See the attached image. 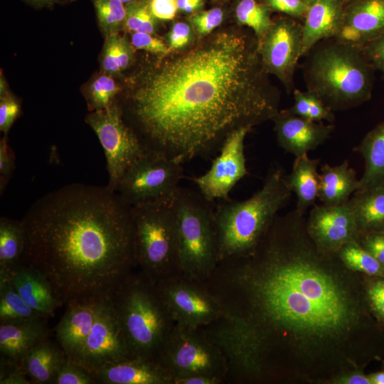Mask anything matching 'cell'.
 I'll return each mask as SVG.
<instances>
[{"label": "cell", "instance_id": "cell-35", "mask_svg": "<svg viewBox=\"0 0 384 384\" xmlns=\"http://www.w3.org/2000/svg\"><path fill=\"white\" fill-rule=\"evenodd\" d=\"M337 254L348 269L368 274H376L382 270V264L364 249L357 240H352L345 244Z\"/></svg>", "mask_w": 384, "mask_h": 384}, {"label": "cell", "instance_id": "cell-9", "mask_svg": "<svg viewBox=\"0 0 384 384\" xmlns=\"http://www.w3.org/2000/svg\"><path fill=\"white\" fill-rule=\"evenodd\" d=\"M156 361L173 378L174 384L194 376L215 378L227 383L226 359L203 327L176 324Z\"/></svg>", "mask_w": 384, "mask_h": 384}, {"label": "cell", "instance_id": "cell-31", "mask_svg": "<svg viewBox=\"0 0 384 384\" xmlns=\"http://www.w3.org/2000/svg\"><path fill=\"white\" fill-rule=\"evenodd\" d=\"M44 317L30 307L14 289L9 275L0 276V322ZM46 318V317H44Z\"/></svg>", "mask_w": 384, "mask_h": 384}, {"label": "cell", "instance_id": "cell-6", "mask_svg": "<svg viewBox=\"0 0 384 384\" xmlns=\"http://www.w3.org/2000/svg\"><path fill=\"white\" fill-rule=\"evenodd\" d=\"M304 78L307 91L333 112L356 107L370 93V70L361 48L336 39L311 53Z\"/></svg>", "mask_w": 384, "mask_h": 384}, {"label": "cell", "instance_id": "cell-39", "mask_svg": "<svg viewBox=\"0 0 384 384\" xmlns=\"http://www.w3.org/2000/svg\"><path fill=\"white\" fill-rule=\"evenodd\" d=\"M20 112L19 102L9 92L0 96V130L4 135L7 136Z\"/></svg>", "mask_w": 384, "mask_h": 384}, {"label": "cell", "instance_id": "cell-43", "mask_svg": "<svg viewBox=\"0 0 384 384\" xmlns=\"http://www.w3.org/2000/svg\"><path fill=\"white\" fill-rule=\"evenodd\" d=\"M271 10L282 12L294 18L305 16L309 6L302 0H263Z\"/></svg>", "mask_w": 384, "mask_h": 384}, {"label": "cell", "instance_id": "cell-32", "mask_svg": "<svg viewBox=\"0 0 384 384\" xmlns=\"http://www.w3.org/2000/svg\"><path fill=\"white\" fill-rule=\"evenodd\" d=\"M270 10L265 3L256 0H240L235 7V17L240 24L250 28L259 41L272 24Z\"/></svg>", "mask_w": 384, "mask_h": 384}, {"label": "cell", "instance_id": "cell-10", "mask_svg": "<svg viewBox=\"0 0 384 384\" xmlns=\"http://www.w3.org/2000/svg\"><path fill=\"white\" fill-rule=\"evenodd\" d=\"M183 177L182 164L146 151L127 169L116 191L131 207L171 203Z\"/></svg>", "mask_w": 384, "mask_h": 384}, {"label": "cell", "instance_id": "cell-1", "mask_svg": "<svg viewBox=\"0 0 384 384\" xmlns=\"http://www.w3.org/2000/svg\"><path fill=\"white\" fill-rule=\"evenodd\" d=\"M344 265L315 244L294 208L275 218L253 254L220 261L205 282L272 379L294 343L325 347L356 327L353 288L336 272Z\"/></svg>", "mask_w": 384, "mask_h": 384}, {"label": "cell", "instance_id": "cell-25", "mask_svg": "<svg viewBox=\"0 0 384 384\" xmlns=\"http://www.w3.org/2000/svg\"><path fill=\"white\" fill-rule=\"evenodd\" d=\"M65 357L60 346L48 338L26 354L20 366L32 383L53 384L58 368Z\"/></svg>", "mask_w": 384, "mask_h": 384}, {"label": "cell", "instance_id": "cell-54", "mask_svg": "<svg viewBox=\"0 0 384 384\" xmlns=\"http://www.w3.org/2000/svg\"><path fill=\"white\" fill-rule=\"evenodd\" d=\"M31 4L39 7H48L52 8L55 4L60 2L59 0H28Z\"/></svg>", "mask_w": 384, "mask_h": 384}, {"label": "cell", "instance_id": "cell-40", "mask_svg": "<svg viewBox=\"0 0 384 384\" xmlns=\"http://www.w3.org/2000/svg\"><path fill=\"white\" fill-rule=\"evenodd\" d=\"M131 43L137 49L156 55H166L171 51L162 40L148 33L133 32Z\"/></svg>", "mask_w": 384, "mask_h": 384}, {"label": "cell", "instance_id": "cell-21", "mask_svg": "<svg viewBox=\"0 0 384 384\" xmlns=\"http://www.w3.org/2000/svg\"><path fill=\"white\" fill-rule=\"evenodd\" d=\"M344 0H316L309 6L302 24V56L322 40L336 38L341 29Z\"/></svg>", "mask_w": 384, "mask_h": 384}, {"label": "cell", "instance_id": "cell-20", "mask_svg": "<svg viewBox=\"0 0 384 384\" xmlns=\"http://www.w3.org/2000/svg\"><path fill=\"white\" fill-rule=\"evenodd\" d=\"M97 383L174 384L173 378L156 360L130 357L95 373Z\"/></svg>", "mask_w": 384, "mask_h": 384}, {"label": "cell", "instance_id": "cell-24", "mask_svg": "<svg viewBox=\"0 0 384 384\" xmlns=\"http://www.w3.org/2000/svg\"><path fill=\"white\" fill-rule=\"evenodd\" d=\"M319 174L318 198L323 204L337 206L347 203L360 189V181L348 160L332 166H321Z\"/></svg>", "mask_w": 384, "mask_h": 384}, {"label": "cell", "instance_id": "cell-47", "mask_svg": "<svg viewBox=\"0 0 384 384\" xmlns=\"http://www.w3.org/2000/svg\"><path fill=\"white\" fill-rule=\"evenodd\" d=\"M362 247L384 265V233L368 234L361 240Z\"/></svg>", "mask_w": 384, "mask_h": 384}, {"label": "cell", "instance_id": "cell-52", "mask_svg": "<svg viewBox=\"0 0 384 384\" xmlns=\"http://www.w3.org/2000/svg\"><path fill=\"white\" fill-rule=\"evenodd\" d=\"M178 9L188 14L199 11L203 6L204 0H177Z\"/></svg>", "mask_w": 384, "mask_h": 384}, {"label": "cell", "instance_id": "cell-48", "mask_svg": "<svg viewBox=\"0 0 384 384\" xmlns=\"http://www.w3.org/2000/svg\"><path fill=\"white\" fill-rule=\"evenodd\" d=\"M378 36L367 46L365 54L378 68L384 71V31Z\"/></svg>", "mask_w": 384, "mask_h": 384}, {"label": "cell", "instance_id": "cell-30", "mask_svg": "<svg viewBox=\"0 0 384 384\" xmlns=\"http://www.w3.org/2000/svg\"><path fill=\"white\" fill-rule=\"evenodd\" d=\"M125 36L118 33L105 37L100 58L101 73L112 77L127 70L134 60V50Z\"/></svg>", "mask_w": 384, "mask_h": 384}, {"label": "cell", "instance_id": "cell-51", "mask_svg": "<svg viewBox=\"0 0 384 384\" xmlns=\"http://www.w3.org/2000/svg\"><path fill=\"white\" fill-rule=\"evenodd\" d=\"M175 384H224V383L215 378L194 376L179 379Z\"/></svg>", "mask_w": 384, "mask_h": 384}, {"label": "cell", "instance_id": "cell-37", "mask_svg": "<svg viewBox=\"0 0 384 384\" xmlns=\"http://www.w3.org/2000/svg\"><path fill=\"white\" fill-rule=\"evenodd\" d=\"M95 373L79 362L65 357L60 364L53 384H95Z\"/></svg>", "mask_w": 384, "mask_h": 384}, {"label": "cell", "instance_id": "cell-5", "mask_svg": "<svg viewBox=\"0 0 384 384\" xmlns=\"http://www.w3.org/2000/svg\"><path fill=\"white\" fill-rule=\"evenodd\" d=\"M130 357L156 360L176 323L153 282L130 272L110 296Z\"/></svg>", "mask_w": 384, "mask_h": 384}, {"label": "cell", "instance_id": "cell-36", "mask_svg": "<svg viewBox=\"0 0 384 384\" xmlns=\"http://www.w3.org/2000/svg\"><path fill=\"white\" fill-rule=\"evenodd\" d=\"M124 26L127 31L154 34L156 30V18L152 14L149 1L137 0L127 4Z\"/></svg>", "mask_w": 384, "mask_h": 384}, {"label": "cell", "instance_id": "cell-23", "mask_svg": "<svg viewBox=\"0 0 384 384\" xmlns=\"http://www.w3.org/2000/svg\"><path fill=\"white\" fill-rule=\"evenodd\" d=\"M8 275L23 301L44 317L54 316L62 306L50 283L34 269L21 264Z\"/></svg>", "mask_w": 384, "mask_h": 384}, {"label": "cell", "instance_id": "cell-14", "mask_svg": "<svg viewBox=\"0 0 384 384\" xmlns=\"http://www.w3.org/2000/svg\"><path fill=\"white\" fill-rule=\"evenodd\" d=\"M251 127L233 132L225 140L220 154L203 175L190 178L199 192L208 201L229 200V193L247 174L245 156V139Z\"/></svg>", "mask_w": 384, "mask_h": 384}, {"label": "cell", "instance_id": "cell-58", "mask_svg": "<svg viewBox=\"0 0 384 384\" xmlns=\"http://www.w3.org/2000/svg\"><path fill=\"white\" fill-rule=\"evenodd\" d=\"M121 2H122L124 4H127L133 1H135L137 0H119Z\"/></svg>", "mask_w": 384, "mask_h": 384}, {"label": "cell", "instance_id": "cell-4", "mask_svg": "<svg viewBox=\"0 0 384 384\" xmlns=\"http://www.w3.org/2000/svg\"><path fill=\"white\" fill-rule=\"evenodd\" d=\"M292 193L283 169L275 166L251 197L241 201L230 198L218 205L215 215L219 262L253 254Z\"/></svg>", "mask_w": 384, "mask_h": 384}, {"label": "cell", "instance_id": "cell-45", "mask_svg": "<svg viewBox=\"0 0 384 384\" xmlns=\"http://www.w3.org/2000/svg\"><path fill=\"white\" fill-rule=\"evenodd\" d=\"M149 6L156 18L164 21L173 19L178 9L177 0H150Z\"/></svg>", "mask_w": 384, "mask_h": 384}, {"label": "cell", "instance_id": "cell-42", "mask_svg": "<svg viewBox=\"0 0 384 384\" xmlns=\"http://www.w3.org/2000/svg\"><path fill=\"white\" fill-rule=\"evenodd\" d=\"M28 377L21 369L20 364L0 359V384H31Z\"/></svg>", "mask_w": 384, "mask_h": 384}, {"label": "cell", "instance_id": "cell-7", "mask_svg": "<svg viewBox=\"0 0 384 384\" xmlns=\"http://www.w3.org/2000/svg\"><path fill=\"white\" fill-rule=\"evenodd\" d=\"M213 202L200 192L179 187L171 202L183 274L206 281L218 265V247Z\"/></svg>", "mask_w": 384, "mask_h": 384}, {"label": "cell", "instance_id": "cell-57", "mask_svg": "<svg viewBox=\"0 0 384 384\" xmlns=\"http://www.w3.org/2000/svg\"><path fill=\"white\" fill-rule=\"evenodd\" d=\"M302 1L309 6L311 4H312L316 0H302Z\"/></svg>", "mask_w": 384, "mask_h": 384}, {"label": "cell", "instance_id": "cell-38", "mask_svg": "<svg viewBox=\"0 0 384 384\" xmlns=\"http://www.w3.org/2000/svg\"><path fill=\"white\" fill-rule=\"evenodd\" d=\"M223 16L222 9L216 7L193 13L188 19L196 33L200 36H204L210 33L221 24Z\"/></svg>", "mask_w": 384, "mask_h": 384}, {"label": "cell", "instance_id": "cell-41", "mask_svg": "<svg viewBox=\"0 0 384 384\" xmlns=\"http://www.w3.org/2000/svg\"><path fill=\"white\" fill-rule=\"evenodd\" d=\"M15 154L9 144L7 136L0 140V192L4 193L15 169Z\"/></svg>", "mask_w": 384, "mask_h": 384}, {"label": "cell", "instance_id": "cell-50", "mask_svg": "<svg viewBox=\"0 0 384 384\" xmlns=\"http://www.w3.org/2000/svg\"><path fill=\"white\" fill-rule=\"evenodd\" d=\"M368 296L375 311L384 317V281H379L370 286Z\"/></svg>", "mask_w": 384, "mask_h": 384}, {"label": "cell", "instance_id": "cell-22", "mask_svg": "<svg viewBox=\"0 0 384 384\" xmlns=\"http://www.w3.org/2000/svg\"><path fill=\"white\" fill-rule=\"evenodd\" d=\"M43 319L0 322L1 358L20 364L31 349L48 338Z\"/></svg>", "mask_w": 384, "mask_h": 384}, {"label": "cell", "instance_id": "cell-29", "mask_svg": "<svg viewBox=\"0 0 384 384\" xmlns=\"http://www.w3.org/2000/svg\"><path fill=\"white\" fill-rule=\"evenodd\" d=\"M25 246L21 220L0 218V276L8 275L21 264Z\"/></svg>", "mask_w": 384, "mask_h": 384}, {"label": "cell", "instance_id": "cell-18", "mask_svg": "<svg viewBox=\"0 0 384 384\" xmlns=\"http://www.w3.org/2000/svg\"><path fill=\"white\" fill-rule=\"evenodd\" d=\"M272 120L278 144L296 157L316 149L334 129L332 124L294 114L288 109L279 111Z\"/></svg>", "mask_w": 384, "mask_h": 384}, {"label": "cell", "instance_id": "cell-59", "mask_svg": "<svg viewBox=\"0 0 384 384\" xmlns=\"http://www.w3.org/2000/svg\"><path fill=\"white\" fill-rule=\"evenodd\" d=\"M215 1L222 2V1H226V0H215Z\"/></svg>", "mask_w": 384, "mask_h": 384}, {"label": "cell", "instance_id": "cell-26", "mask_svg": "<svg viewBox=\"0 0 384 384\" xmlns=\"http://www.w3.org/2000/svg\"><path fill=\"white\" fill-rule=\"evenodd\" d=\"M319 163L320 159H311L308 154L297 156L292 171L286 175L288 187L297 198L295 208L302 214L318 198Z\"/></svg>", "mask_w": 384, "mask_h": 384}, {"label": "cell", "instance_id": "cell-27", "mask_svg": "<svg viewBox=\"0 0 384 384\" xmlns=\"http://www.w3.org/2000/svg\"><path fill=\"white\" fill-rule=\"evenodd\" d=\"M359 234L384 226V179L375 185L359 189L348 201Z\"/></svg>", "mask_w": 384, "mask_h": 384}, {"label": "cell", "instance_id": "cell-56", "mask_svg": "<svg viewBox=\"0 0 384 384\" xmlns=\"http://www.w3.org/2000/svg\"><path fill=\"white\" fill-rule=\"evenodd\" d=\"M9 92L7 84L4 80V78L2 76V74L1 73V78H0V96L4 95Z\"/></svg>", "mask_w": 384, "mask_h": 384}, {"label": "cell", "instance_id": "cell-28", "mask_svg": "<svg viewBox=\"0 0 384 384\" xmlns=\"http://www.w3.org/2000/svg\"><path fill=\"white\" fill-rule=\"evenodd\" d=\"M365 161L360 189L368 188L384 179V122L370 131L358 148Z\"/></svg>", "mask_w": 384, "mask_h": 384}, {"label": "cell", "instance_id": "cell-11", "mask_svg": "<svg viewBox=\"0 0 384 384\" xmlns=\"http://www.w3.org/2000/svg\"><path fill=\"white\" fill-rule=\"evenodd\" d=\"M87 124L104 149L108 173L107 186L116 191L127 169L146 151L135 131L126 123L117 102L90 112Z\"/></svg>", "mask_w": 384, "mask_h": 384}, {"label": "cell", "instance_id": "cell-55", "mask_svg": "<svg viewBox=\"0 0 384 384\" xmlns=\"http://www.w3.org/2000/svg\"><path fill=\"white\" fill-rule=\"evenodd\" d=\"M372 383L374 384H384V373L380 372L373 374L370 377Z\"/></svg>", "mask_w": 384, "mask_h": 384}, {"label": "cell", "instance_id": "cell-19", "mask_svg": "<svg viewBox=\"0 0 384 384\" xmlns=\"http://www.w3.org/2000/svg\"><path fill=\"white\" fill-rule=\"evenodd\" d=\"M384 31V0H358L344 9L337 41L358 46Z\"/></svg>", "mask_w": 384, "mask_h": 384}, {"label": "cell", "instance_id": "cell-33", "mask_svg": "<svg viewBox=\"0 0 384 384\" xmlns=\"http://www.w3.org/2000/svg\"><path fill=\"white\" fill-rule=\"evenodd\" d=\"M120 90L114 77L100 73L91 80L85 92L90 110L105 109L117 102L115 98Z\"/></svg>", "mask_w": 384, "mask_h": 384}, {"label": "cell", "instance_id": "cell-49", "mask_svg": "<svg viewBox=\"0 0 384 384\" xmlns=\"http://www.w3.org/2000/svg\"><path fill=\"white\" fill-rule=\"evenodd\" d=\"M294 104L288 110L296 115L307 117L309 111V93L299 90H294Z\"/></svg>", "mask_w": 384, "mask_h": 384}, {"label": "cell", "instance_id": "cell-12", "mask_svg": "<svg viewBox=\"0 0 384 384\" xmlns=\"http://www.w3.org/2000/svg\"><path fill=\"white\" fill-rule=\"evenodd\" d=\"M156 285L176 324L203 327L224 314L220 303L205 281L178 273Z\"/></svg>", "mask_w": 384, "mask_h": 384}, {"label": "cell", "instance_id": "cell-13", "mask_svg": "<svg viewBox=\"0 0 384 384\" xmlns=\"http://www.w3.org/2000/svg\"><path fill=\"white\" fill-rule=\"evenodd\" d=\"M257 42L265 71L275 75L290 92L296 66L302 57V24L288 18H279Z\"/></svg>", "mask_w": 384, "mask_h": 384}, {"label": "cell", "instance_id": "cell-8", "mask_svg": "<svg viewBox=\"0 0 384 384\" xmlns=\"http://www.w3.org/2000/svg\"><path fill=\"white\" fill-rule=\"evenodd\" d=\"M133 247L137 267L153 282L178 273V237L171 203L132 207Z\"/></svg>", "mask_w": 384, "mask_h": 384}, {"label": "cell", "instance_id": "cell-46", "mask_svg": "<svg viewBox=\"0 0 384 384\" xmlns=\"http://www.w3.org/2000/svg\"><path fill=\"white\" fill-rule=\"evenodd\" d=\"M309 92V91H308ZM309 93V111L308 118L315 121L323 120L331 122L334 119L333 111L331 110L318 97Z\"/></svg>", "mask_w": 384, "mask_h": 384}, {"label": "cell", "instance_id": "cell-15", "mask_svg": "<svg viewBox=\"0 0 384 384\" xmlns=\"http://www.w3.org/2000/svg\"><path fill=\"white\" fill-rule=\"evenodd\" d=\"M128 358L129 351L110 299L75 361L95 373Z\"/></svg>", "mask_w": 384, "mask_h": 384}, {"label": "cell", "instance_id": "cell-17", "mask_svg": "<svg viewBox=\"0 0 384 384\" xmlns=\"http://www.w3.org/2000/svg\"><path fill=\"white\" fill-rule=\"evenodd\" d=\"M110 297L90 298L68 303L55 327L58 345L65 356L75 360Z\"/></svg>", "mask_w": 384, "mask_h": 384}, {"label": "cell", "instance_id": "cell-44", "mask_svg": "<svg viewBox=\"0 0 384 384\" xmlns=\"http://www.w3.org/2000/svg\"><path fill=\"white\" fill-rule=\"evenodd\" d=\"M191 28L187 23H174L169 34V48L173 50L184 48L191 41Z\"/></svg>", "mask_w": 384, "mask_h": 384}, {"label": "cell", "instance_id": "cell-53", "mask_svg": "<svg viewBox=\"0 0 384 384\" xmlns=\"http://www.w3.org/2000/svg\"><path fill=\"white\" fill-rule=\"evenodd\" d=\"M343 383L348 384H370L372 383L370 378L361 374H354L343 380Z\"/></svg>", "mask_w": 384, "mask_h": 384}, {"label": "cell", "instance_id": "cell-16", "mask_svg": "<svg viewBox=\"0 0 384 384\" xmlns=\"http://www.w3.org/2000/svg\"><path fill=\"white\" fill-rule=\"evenodd\" d=\"M307 232L321 250L338 252L346 243L360 237L354 213L348 203L314 205L306 220Z\"/></svg>", "mask_w": 384, "mask_h": 384}, {"label": "cell", "instance_id": "cell-2", "mask_svg": "<svg viewBox=\"0 0 384 384\" xmlns=\"http://www.w3.org/2000/svg\"><path fill=\"white\" fill-rule=\"evenodd\" d=\"M266 74L257 38L223 31L148 69L127 111L146 151L183 164L275 117L279 95Z\"/></svg>", "mask_w": 384, "mask_h": 384}, {"label": "cell", "instance_id": "cell-3", "mask_svg": "<svg viewBox=\"0 0 384 384\" xmlns=\"http://www.w3.org/2000/svg\"><path fill=\"white\" fill-rule=\"evenodd\" d=\"M21 264L43 276L61 305L110 297L136 267L132 207L107 186L71 183L21 219Z\"/></svg>", "mask_w": 384, "mask_h": 384}, {"label": "cell", "instance_id": "cell-34", "mask_svg": "<svg viewBox=\"0 0 384 384\" xmlns=\"http://www.w3.org/2000/svg\"><path fill=\"white\" fill-rule=\"evenodd\" d=\"M99 26L107 37L124 26L126 6L119 0H92Z\"/></svg>", "mask_w": 384, "mask_h": 384}]
</instances>
